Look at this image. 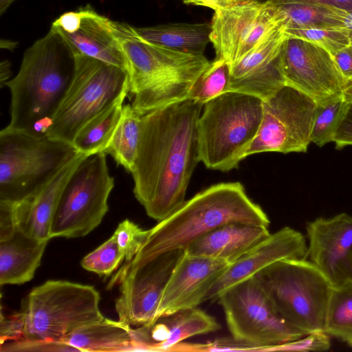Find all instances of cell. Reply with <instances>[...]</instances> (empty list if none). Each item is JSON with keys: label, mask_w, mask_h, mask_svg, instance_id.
Here are the masks:
<instances>
[{"label": "cell", "mask_w": 352, "mask_h": 352, "mask_svg": "<svg viewBox=\"0 0 352 352\" xmlns=\"http://www.w3.org/2000/svg\"><path fill=\"white\" fill-rule=\"evenodd\" d=\"M283 12L271 1H236L214 10L210 35L216 58L230 67L280 28L286 27Z\"/></svg>", "instance_id": "12"}, {"label": "cell", "mask_w": 352, "mask_h": 352, "mask_svg": "<svg viewBox=\"0 0 352 352\" xmlns=\"http://www.w3.org/2000/svg\"><path fill=\"white\" fill-rule=\"evenodd\" d=\"M125 259L115 236L87 254L81 261V266L86 270L100 276H110Z\"/></svg>", "instance_id": "33"}, {"label": "cell", "mask_w": 352, "mask_h": 352, "mask_svg": "<svg viewBox=\"0 0 352 352\" xmlns=\"http://www.w3.org/2000/svg\"><path fill=\"white\" fill-rule=\"evenodd\" d=\"M123 54L131 106L140 116L188 99L190 89L210 61L204 55L183 53L143 39L135 27L111 20Z\"/></svg>", "instance_id": "3"}, {"label": "cell", "mask_w": 352, "mask_h": 352, "mask_svg": "<svg viewBox=\"0 0 352 352\" xmlns=\"http://www.w3.org/2000/svg\"><path fill=\"white\" fill-rule=\"evenodd\" d=\"M24 323L21 312L9 316L1 313L0 341L1 344L22 338L23 337Z\"/></svg>", "instance_id": "38"}, {"label": "cell", "mask_w": 352, "mask_h": 352, "mask_svg": "<svg viewBox=\"0 0 352 352\" xmlns=\"http://www.w3.org/2000/svg\"><path fill=\"white\" fill-rule=\"evenodd\" d=\"M254 276L285 322L306 335L324 331L333 286L309 260L278 261Z\"/></svg>", "instance_id": "6"}, {"label": "cell", "mask_w": 352, "mask_h": 352, "mask_svg": "<svg viewBox=\"0 0 352 352\" xmlns=\"http://www.w3.org/2000/svg\"><path fill=\"white\" fill-rule=\"evenodd\" d=\"M281 62L286 85L303 92L318 105L343 98L346 81L333 56L323 48L287 35Z\"/></svg>", "instance_id": "15"}, {"label": "cell", "mask_w": 352, "mask_h": 352, "mask_svg": "<svg viewBox=\"0 0 352 352\" xmlns=\"http://www.w3.org/2000/svg\"><path fill=\"white\" fill-rule=\"evenodd\" d=\"M75 57L53 27L23 54L18 74L5 86L10 92L6 129L46 136L52 118L74 76Z\"/></svg>", "instance_id": "2"}, {"label": "cell", "mask_w": 352, "mask_h": 352, "mask_svg": "<svg viewBox=\"0 0 352 352\" xmlns=\"http://www.w3.org/2000/svg\"><path fill=\"white\" fill-rule=\"evenodd\" d=\"M185 3L204 6L212 9L214 11L219 8L228 6L234 0H183Z\"/></svg>", "instance_id": "44"}, {"label": "cell", "mask_w": 352, "mask_h": 352, "mask_svg": "<svg viewBox=\"0 0 352 352\" xmlns=\"http://www.w3.org/2000/svg\"><path fill=\"white\" fill-rule=\"evenodd\" d=\"M270 1L285 15L286 29L343 28L338 9L301 2Z\"/></svg>", "instance_id": "29"}, {"label": "cell", "mask_w": 352, "mask_h": 352, "mask_svg": "<svg viewBox=\"0 0 352 352\" xmlns=\"http://www.w3.org/2000/svg\"><path fill=\"white\" fill-rule=\"evenodd\" d=\"M16 45H17V43L16 42H13L12 41L3 40V39L1 40V48H5V49H8L9 50H12L16 47Z\"/></svg>", "instance_id": "48"}, {"label": "cell", "mask_w": 352, "mask_h": 352, "mask_svg": "<svg viewBox=\"0 0 352 352\" xmlns=\"http://www.w3.org/2000/svg\"><path fill=\"white\" fill-rule=\"evenodd\" d=\"M324 331L348 344L352 342V280L333 287Z\"/></svg>", "instance_id": "30"}, {"label": "cell", "mask_w": 352, "mask_h": 352, "mask_svg": "<svg viewBox=\"0 0 352 352\" xmlns=\"http://www.w3.org/2000/svg\"><path fill=\"white\" fill-rule=\"evenodd\" d=\"M1 351H78L63 342L31 340L25 338L1 344Z\"/></svg>", "instance_id": "37"}, {"label": "cell", "mask_w": 352, "mask_h": 352, "mask_svg": "<svg viewBox=\"0 0 352 352\" xmlns=\"http://www.w3.org/2000/svg\"><path fill=\"white\" fill-rule=\"evenodd\" d=\"M74 57L73 78L46 134L72 144L89 120L129 93L125 69L78 53Z\"/></svg>", "instance_id": "9"}, {"label": "cell", "mask_w": 352, "mask_h": 352, "mask_svg": "<svg viewBox=\"0 0 352 352\" xmlns=\"http://www.w3.org/2000/svg\"><path fill=\"white\" fill-rule=\"evenodd\" d=\"M272 1L301 2L317 4L346 11L352 10V0H269Z\"/></svg>", "instance_id": "43"}, {"label": "cell", "mask_w": 352, "mask_h": 352, "mask_svg": "<svg viewBox=\"0 0 352 352\" xmlns=\"http://www.w3.org/2000/svg\"><path fill=\"white\" fill-rule=\"evenodd\" d=\"M107 154L86 157L76 168L60 197L50 230V238L84 236L94 230L109 210L114 187Z\"/></svg>", "instance_id": "10"}, {"label": "cell", "mask_w": 352, "mask_h": 352, "mask_svg": "<svg viewBox=\"0 0 352 352\" xmlns=\"http://www.w3.org/2000/svg\"><path fill=\"white\" fill-rule=\"evenodd\" d=\"M337 149L352 146V104L344 120L340 125L333 142Z\"/></svg>", "instance_id": "41"}, {"label": "cell", "mask_w": 352, "mask_h": 352, "mask_svg": "<svg viewBox=\"0 0 352 352\" xmlns=\"http://www.w3.org/2000/svg\"><path fill=\"white\" fill-rule=\"evenodd\" d=\"M317 104L298 89L285 85L263 100V118L257 135L245 158L259 153H306Z\"/></svg>", "instance_id": "13"}, {"label": "cell", "mask_w": 352, "mask_h": 352, "mask_svg": "<svg viewBox=\"0 0 352 352\" xmlns=\"http://www.w3.org/2000/svg\"><path fill=\"white\" fill-rule=\"evenodd\" d=\"M229 264L223 260L192 255L183 251L163 292L158 307V318L198 307L206 302L209 291Z\"/></svg>", "instance_id": "17"}, {"label": "cell", "mask_w": 352, "mask_h": 352, "mask_svg": "<svg viewBox=\"0 0 352 352\" xmlns=\"http://www.w3.org/2000/svg\"><path fill=\"white\" fill-rule=\"evenodd\" d=\"M349 46L352 49V34H351V36H350V41H349Z\"/></svg>", "instance_id": "50"}, {"label": "cell", "mask_w": 352, "mask_h": 352, "mask_svg": "<svg viewBox=\"0 0 352 352\" xmlns=\"http://www.w3.org/2000/svg\"><path fill=\"white\" fill-rule=\"evenodd\" d=\"M126 97L120 98L79 129L72 142L78 153L89 156L104 152L120 120Z\"/></svg>", "instance_id": "27"}, {"label": "cell", "mask_w": 352, "mask_h": 352, "mask_svg": "<svg viewBox=\"0 0 352 352\" xmlns=\"http://www.w3.org/2000/svg\"><path fill=\"white\" fill-rule=\"evenodd\" d=\"M204 104L189 99L142 116L133 194L160 221L180 208L198 162V121Z\"/></svg>", "instance_id": "1"}, {"label": "cell", "mask_w": 352, "mask_h": 352, "mask_svg": "<svg viewBox=\"0 0 352 352\" xmlns=\"http://www.w3.org/2000/svg\"><path fill=\"white\" fill-rule=\"evenodd\" d=\"M78 153L52 179L36 192L13 204V214L16 228L32 238L50 240L53 217L58 203L69 179L86 157Z\"/></svg>", "instance_id": "21"}, {"label": "cell", "mask_w": 352, "mask_h": 352, "mask_svg": "<svg viewBox=\"0 0 352 352\" xmlns=\"http://www.w3.org/2000/svg\"><path fill=\"white\" fill-rule=\"evenodd\" d=\"M221 329L216 318L198 307L162 316L153 323L131 328L133 351H171L182 341Z\"/></svg>", "instance_id": "20"}, {"label": "cell", "mask_w": 352, "mask_h": 352, "mask_svg": "<svg viewBox=\"0 0 352 352\" xmlns=\"http://www.w3.org/2000/svg\"><path fill=\"white\" fill-rule=\"evenodd\" d=\"M135 29L152 44L186 54H204L210 42V23H172Z\"/></svg>", "instance_id": "26"}, {"label": "cell", "mask_w": 352, "mask_h": 352, "mask_svg": "<svg viewBox=\"0 0 352 352\" xmlns=\"http://www.w3.org/2000/svg\"><path fill=\"white\" fill-rule=\"evenodd\" d=\"M131 328L120 320L104 318L76 330L63 342L78 351H133Z\"/></svg>", "instance_id": "25"}, {"label": "cell", "mask_w": 352, "mask_h": 352, "mask_svg": "<svg viewBox=\"0 0 352 352\" xmlns=\"http://www.w3.org/2000/svg\"><path fill=\"white\" fill-rule=\"evenodd\" d=\"M343 98L347 102L352 104V80L346 82L343 89Z\"/></svg>", "instance_id": "47"}, {"label": "cell", "mask_w": 352, "mask_h": 352, "mask_svg": "<svg viewBox=\"0 0 352 352\" xmlns=\"http://www.w3.org/2000/svg\"><path fill=\"white\" fill-rule=\"evenodd\" d=\"M52 27L62 35L74 54L96 58L126 70L125 60L112 32L111 19L97 13L89 5H87V12L76 32L69 34L58 27Z\"/></svg>", "instance_id": "23"}, {"label": "cell", "mask_w": 352, "mask_h": 352, "mask_svg": "<svg viewBox=\"0 0 352 352\" xmlns=\"http://www.w3.org/2000/svg\"><path fill=\"white\" fill-rule=\"evenodd\" d=\"M141 118L131 104H124L120 120L110 144L104 151L118 165L129 173L133 170L137 158L140 133Z\"/></svg>", "instance_id": "28"}, {"label": "cell", "mask_w": 352, "mask_h": 352, "mask_svg": "<svg viewBox=\"0 0 352 352\" xmlns=\"http://www.w3.org/2000/svg\"><path fill=\"white\" fill-rule=\"evenodd\" d=\"M148 230H143L129 219L119 223L113 235L129 262L137 254L145 242Z\"/></svg>", "instance_id": "35"}, {"label": "cell", "mask_w": 352, "mask_h": 352, "mask_svg": "<svg viewBox=\"0 0 352 352\" xmlns=\"http://www.w3.org/2000/svg\"><path fill=\"white\" fill-rule=\"evenodd\" d=\"M87 12V6L78 11H69L61 14L52 25L58 27L67 33H74L80 27L82 19Z\"/></svg>", "instance_id": "39"}, {"label": "cell", "mask_w": 352, "mask_h": 352, "mask_svg": "<svg viewBox=\"0 0 352 352\" xmlns=\"http://www.w3.org/2000/svg\"><path fill=\"white\" fill-rule=\"evenodd\" d=\"M16 228L12 203L0 200V241L10 237Z\"/></svg>", "instance_id": "40"}, {"label": "cell", "mask_w": 352, "mask_h": 352, "mask_svg": "<svg viewBox=\"0 0 352 352\" xmlns=\"http://www.w3.org/2000/svg\"><path fill=\"white\" fill-rule=\"evenodd\" d=\"M12 76L11 63L8 60H3L0 63V85L1 87L5 86L6 83L10 80Z\"/></svg>", "instance_id": "45"}, {"label": "cell", "mask_w": 352, "mask_h": 352, "mask_svg": "<svg viewBox=\"0 0 352 352\" xmlns=\"http://www.w3.org/2000/svg\"><path fill=\"white\" fill-rule=\"evenodd\" d=\"M287 34L284 26L230 67L228 91L265 100L286 85L281 51Z\"/></svg>", "instance_id": "19"}, {"label": "cell", "mask_w": 352, "mask_h": 352, "mask_svg": "<svg viewBox=\"0 0 352 352\" xmlns=\"http://www.w3.org/2000/svg\"><path fill=\"white\" fill-rule=\"evenodd\" d=\"M286 33L323 48L332 56L349 46L351 36V33L342 28L286 29Z\"/></svg>", "instance_id": "34"}, {"label": "cell", "mask_w": 352, "mask_h": 352, "mask_svg": "<svg viewBox=\"0 0 352 352\" xmlns=\"http://www.w3.org/2000/svg\"><path fill=\"white\" fill-rule=\"evenodd\" d=\"M230 65L224 60L215 58L192 85L188 99L204 104L228 91Z\"/></svg>", "instance_id": "31"}, {"label": "cell", "mask_w": 352, "mask_h": 352, "mask_svg": "<svg viewBox=\"0 0 352 352\" xmlns=\"http://www.w3.org/2000/svg\"><path fill=\"white\" fill-rule=\"evenodd\" d=\"M339 13L342 19L343 28L352 34V10L346 11L339 10Z\"/></svg>", "instance_id": "46"}, {"label": "cell", "mask_w": 352, "mask_h": 352, "mask_svg": "<svg viewBox=\"0 0 352 352\" xmlns=\"http://www.w3.org/2000/svg\"><path fill=\"white\" fill-rule=\"evenodd\" d=\"M307 249L305 238L299 231L288 226L282 228L230 263L209 291L206 301L216 302L226 289L278 261L306 259Z\"/></svg>", "instance_id": "18"}, {"label": "cell", "mask_w": 352, "mask_h": 352, "mask_svg": "<svg viewBox=\"0 0 352 352\" xmlns=\"http://www.w3.org/2000/svg\"><path fill=\"white\" fill-rule=\"evenodd\" d=\"M263 100L226 91L204 104L198 121L199 157L207 168H236L259 131Z\"/></svg>", "instance_id": "5"}, {"label": "cell", "mask_w": 352, "mask_h": 352, "mask_svg": "<svg viewBox=\"0 0 352 352\" xmlns=\"http://www.w3.org/2000/svg\"><path fill=\"white\" fill-rule=\"evenodd\" d=\"M349 344L352 346V342L349 343Z\"/></svg>", "instance_id": "51"}, {"label": "cell", "mask_w": 352, "mask_h": 352, "mask_svg": "<svg viewBox=\"0 0 352 352\" xmlns=\"http://www.w3.org/2000/svg\"><path fill=\"white\" fill-rule=\"evenodd\" d=\"M96 289L62 280H50L34 288L20 311L27 340L63 342L76 330L104 317Z\"/></svg>", "instance_id": "7"}, {"label": "cell", "mask_w": 352, "mask_h": 352, "mask_svg": "<svg viewBox=\"0 0 352 352\" xmlns=\"http://www.w3.org/2000/svg\"><path fill=\"white\" fill-rule=\"evenodd\" d=\"M217 301L231 336L254 351L265 352L306 336L279 316L254 276L230 287Z\"/></svg>", "instance_id": "11"}, {"label": "cell", "mask_w": 352, "mask_h": 352, "mask_svg": "<svg viewBox=\"0 0 352 352\" xmlns=\"http://www.w3.org/2000/svg\"><path fill=\"white\" fill-rule=\"evenodd\" d=\"M48 240H39L18 228L0 241V284L21 285L30 281L40 266Z\"/></svg>", "instance_id": "24"}, {"label": "cell", "mask_w": 352, "mask_h": 352, "mask_svg": "<svg viewBox=\"0 0 352 352\" xmlns=\"http://www.w3.org/2000/svg\"><path fill=\"white\" fill-rule=\"evenodd\" d=\"M184 250L125 262L108 284L119 286L115 309L120 320L140 327L158 319V307L170 274Z\"/></svg>", "instance_id": "14"}, {"label": "cell", "mask_w": 352, "mask_h": 352, "mask_svg": "<svg viewBox=\"0 0 352 352\" xmlns=\"http://www.w3.org/2000/svg\"><path fill=\"white\" fill-rule=\"evenodd\" d=\"M329 336L324 331H316L296 340L269 348L265 352L327 351L331 347Z\"/></svg>", "instance_id": "36"}, {"label": "cell", "mask_w": 352, "mask_h": 352, "mask_svg": "<svg viewBox=\"0 0 352 352\" xmlns=\"http://www.w3.org/2000/svg\"><path fill=\"white\" fill-rule=\"evenodd\" d=\"M333 58L346 81L352 80V49L349 46L343 48Z\"/></svg>", "instance_id": "42"}, {"label": "cell", "mask_w": 352, "mask_h": 352, "mask_svg": "<svg viewBox=\"0 0 352 352\" xmlns=\"http://www.w3.org/2000/svg\"><path fill=\"white\" fill-rule=\"evenodd\" d=\"M351 104L344 98L318 105L313 123L311 142L319 147L333 142L336 133L346 116Z\"/></svg>", "instance_id": "32"}, {"label": "cell", "mask_w": 352, "mask_h": 352, "mask_svg": "<svg viewBox=\"0 0 352 352\" xmlns=\"http://www.w3.org/2000/svg\"><path fill=\"white\" fill-rule=\"evenodd\" d=\"M15 0H0V14H3Z\"/></svg>", "instance_id": "49"}, {"label": "cell", "mask_w": 352, "mask_h": 352, "mask_svg": "<svg viewBox=\"0 0 352 352\" xmlns=\"http://www.w3.org/2000/svg\"><path fill=\"white\" fill-rule=\"evenodd\" d=\"M271 233L268 226L231 222L197 239L184 251L195 256L233 263Z\"/></svg>", "instance_id": "22"}, {"label": "cell", "mask_w": 352, "mask_h": 352, "mask_svg": "<svg viewBox=\"0 0 352 352\" xmlns=\"http://www.w3.org/2000/svg\"><path fill=\"white\" fill-rule=\"evenodd\" d=\"M234 1H242V0H234Z\"/></svg>", "instance_id": "52"}, {"label": "cell", "mask_w": 352, "mask_h": 352, "mask_svg": "<svg viewBox=\"0 0 352 352\" xmlns=\"http://www.w3.org/2000/svg\"><path fill=\"white\" fill-rule=\"evenodd\" d=\"M78 153L68 142L3 129L0 132V200L14 203L30 197Z\"/></svg>", "instance_id": "8"}, {"label": "cell", "mask_w": 352, "mask_h": 352, "mask_svg": "<svg viewBox=\"0 0 352 352\" xmlns=\"http://www.w3.org/2000/svg\"><path fill=\"white\" fill-rule=\"evenodd\" d=\"M307 257L333 287L352 280V216L340 213L307 223Z\"/></svg>", "instance_id": "16"}, {"label": "cell", "mask_w": 352, "mask_h": 352, "mask_svg": "<svg viewBox=\"0 0 352 352\" xmlns=\"http://www.w3.org/2000/svg\"><path fill=\"white\" fill-rule=\"evenodd\" d=\"M231 222L268 227L270 223L267 214L248 197L241 183L214 184L148 230L145 242L133 259L146 260L165 252L184 250L204 234Z\"/></svg>", "instance_id": "4"}]
</instances>
